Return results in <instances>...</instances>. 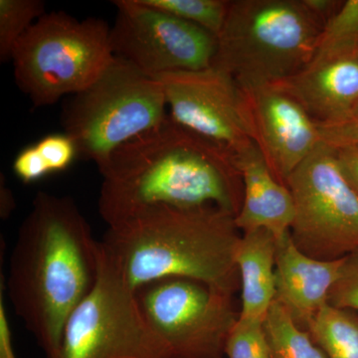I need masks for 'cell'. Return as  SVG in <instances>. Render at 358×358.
Wrapping results in <instances>:
<instances>
[{
	"label": "cell",
	"instance_id": "484cf974",
	"mask_svg": "<svg viewBox=\"0 0 358 358\" xmlns=\"http://www.w3.org/2000/svg\"><path fill=\"white\" fill-rule=\"evenodd\" d=\"M13 169L15 176L26 185L38 181L50 174L36 145H28L21 150L13 160Z\"/></svg>",
	"mask_w": 358,
	"mask_h": 358
},
{
	"label": "cell",
	"instance_id": "2e32d148",
	"mask_svg": "<svg viewBox=\"0 0 358 358\" xmlns=\"http://www.w3.org/2000/svg\"><path fill=\"white\" fill-rule=\"evenodd\" d=\"M275 245L274 234L266 229L247 231L238 242L235 264L242 287L241 317L264 320L275 301Z\"/></svg>",
	"mask_w": 358,
	"mask_h": 358
},
{
	"label": "cell",
	"instance_id": "ac0fdd59",
	"mask_svg": "<svg viewBox=\"0 0 358 358\" xmlns=\"http://www.w3.org/2000/svg\"><path fill=\"white\" fill-rule=\"evenodd\" d=\"M271 358H327L310 334L275 301L264 320Z\"/></svg>",
	"mask_w": 358,
	"mask_h": 358
},
{
	"label": "cell",
	"instance_id": "5b68a950",
	"mask_svg": "<svg viewBox=\"0 0 358 358\" xmlns=\"http://www.w3.org/2000/svg\"><path fill=\"white\" fill-rule=\"evenodd\" d=\"M110 27L105 20H79L64 11L44 14L14 47L18 88L36 108L54 105L88 88L112 62Z\"/></svg>",
	"mask_w": 358,
	"mask_h": 358
},
{
	"label": "cell",
	"instance_id": "603a6c76",
	"mask_svg": "<svg viewBox=\"0 0 358 358\" xmlns=\"http://www.w3.org/2000/svg\"><path fill=\"white\" fill-rule=\"evenodd\" d=\"M331 307L358 312V250L345 257L339 275L329 294Z\"/></svg>",
	"mask_w": 358,
	"mask_h": 358
},
{
	"label": "cell",
	"instance_id": "8992f818",
	"mask_svg": "<svg viewBox=\"0 0 358 358\" xmlns=\"http://www.w3.org/2000/svg\"><path fill=\"white\" fill-rule=\"evenodd\" d=\"M167 115L162 84L114 57L93 84L73 96L61 122L78 157L100 167L115 150L159 126Z\"/></svg>",
	"mask_w": 358,
	"mask_h": 358
},
{
	"label": "cell",
	"instance_id": "3957f363",
	"mask_svg": "<svg viewBox=\"0 0 358 358\" xmlns=\"http://www.w3.org/2000/svg\"><path fill=\"white\" fill-rule=\"evenodd\" d=\"M235 215L216 206H155L112 224L101 245L129 286L183 278L231 294L240 286Z\"/></svg>",
	"mask_w": 358,
	"mask_h": 358
},
{
	"label": "cell",
	"instance_id": "d6986e66",
	"mask_svg": "<svg viewBox=\"0 0 358 358\" xmlns=\"http://www.w3.org/2000/svg\"><path fill=\"white\" fill-rule=\"evenodd\" d=\"M358 55V0L341 3L322 28L313 58Z\"/></svg>",
	"mask_w": 358,
	"mask_h": 358
},
{
	"label": "cell",
	"instance_id": "6da1fadb",
	"mask_svg": "<svg viewBox=\"0 0 358 358\" xmlns=\"http://www.w3.org/2000/svg\"><path fill=\"white\" fill-rule=\"evenodd\" d=\"M100 251L72 197L35 195L18 229L4 286L46 358H60L66 322L98 279Z\"/></svg>",
	"mask_w": 358,
	"mask_h": 358
},
{
	"label": "cell",
	"instance_id": "9c48e42d",
	"mask_svg": "<svg viewBox=\"0 0 358 358\" xmlns=\"http://www.w3.org/2000/svg\"><path fill=\"white\" fill-rule=\"evenodd\" d=\"M136 294L173 358H225L226 343L240 313L233 296L183 278L150 282Z\"/></svg>",
	"mask_w": 358,
	"mask_h": 358
},
{
	"label": "cell",
	"instance_id": "44dd1931",
	"mask_svg": "<svg viewBox=\"0 0 358 358\" xmlns=\"http://www.w3.org/2000/svg\"><path fill=\"white\" fill-rule=\"evenodd\" d=\"M143 3L203 28L218 36L230 1L224 0H141Z\"/></svg>",
	"mask_w": 358,
	"mask_h": 358
},
{
	"label": "cell",
	"instance_id": "30bf717a",
	"mask_svg": "<svg viewBox=\"0 0 358 358\" xmlns=\"http://www.w3.org/2000/svg\"><path fill=\"white\" fill-rule=\"evenodd\" d=\"M117 13L110 27V47L148 77L178 71H199L213 64L217 37L199 26L143 3L113 1Z\"/></svg>",
	"mask_w": 358,
	"mask_h": 358
},
{
	"label": "cell",
	"instance_id": "277c9868",
	"mask_svg": "<svg viewBox=\"0 0 358 358\" xmlns=\"http://www.w3.org/2000/svg\"><path fill=\"white\" fill-rule=\"evenodd\" d=\"M324 26L303 0L230 1L212 66L243 89L282 83L312 60Z\"/></svg>",
	"mask_w": 358,
	"mask_h": 358
},
{
	"label": "cell",
	"instance_id": "cb8c5ba5",
	"mask_svg": "<svg viewBox=\"0 0 358 358\" xmlns=\"http://www.w3.org/2000/svg\"><path fill=\"white\" fill-rule=\"evenodd\" d=\"M35 145L50 173H61L69 169L78 157L76 145L65 134H49Z\"/></svg>",
	"mask_w": 358,
	"mask_h": 358
},
{
	"label": "cell",
	"instance_id": "ba28073f",
	"mask_svg": "<svg viewBox=\"0 0 358 358\" xmlns=\"http://www.w3.org/2000/svg\"><path fill=\"white\" fill-rule=\"evenodd\" d=\"M296 206L294 244L317 260L358 250V192L345 178L334 148L320 143L287 180Z\"/></svg>",
	"mask_w": 358,
	"mask_h": 358
},
{
	"label": "cell",
	"instance_id": "7c38bea8",
	"mask_svg": "<svg viewBox=\"0 0 358 358\" xmlns=\"http://www.w3.org/2000/svg\"><path fill=\"white\" fill-rule=\"evenodd\" d=\"M248 98L255 143L281 182L322 143L317 122L282 84L244 89Z\"/></svg>",
	"mask_w": 358,
	"mask_h": 358
},
{
	"label": "cell",
	"instance_id": "4fadbf2b",
	"mask_svg": "<svg viewBox=\"0 0 358 358\" xmlns=\"http://www.w3.org/2000/svg\"><path fill=\"white\" fill-rule=\"evenodd\" d=\"M343 258L317 260L294 244L291 231L275 245V301L303 329L327 303Z\"/></svg>",
	"mask_w": 358,
	"mask_h": 358
},
{
	"label": "cell",
	"instance_id": "d4e9b609",
	"mask_svg": "<svg viewBox=\"0 0 358 358\" xmlns=\"http://www.w3.org/2000/svg\"><path fill=\"white\" fill-rule=\"evenodd\" d=\"M322 143L334 150L358 152V105L345 119L334 124H319Z\"/></svg>",
	"mask_w": 358,
	"mask_h": 358
},
{
	"label": "cell",
	"instance_id": "8fae6325",
	"mask_svg": "<svg viewBox=\"0 0 358 358\" xmlns=\"http://www.w3.org/2000/svg\"><path fill=\"white\" fill-rule=\"evenodd\" d=\"M162 84L169 117L234 157L255 143L246 92L229 73L211 66L155 77Z\"/></svg>",
	"mask_w": 358,
	"mask_h": 358
},
{
	"label": "cell",
	"instance_id": "7a4b0ae2",
	"mask_svg": "<svg viewBox=\"0 0 358 358\" xmlns=\"http://www.w3.org/2000/svg\"><path fill=\"white\" fill-rule=\"evenodd\" d=\"M99 213L108 226L155 206H216L236 216L243 183L232 155L166 120L98 167Z\"/></svg>",
	"mask_w": 358,
	"mask_h": 358
},
{
	"label": "cell",
	"instance_id": "52a82bcc",
	"mask_svg": "<svg viewBox=\"0 0 358 358\" xmlns=\"http://www.w3.org/2000/svg\"><path fill=\"white\" fill-rule=\"evenodd\" d=\"M60 358H173L102 245L98 279L66 322Z\"/></svg>",
	"mask_w": 358,
	"mask_h": 358
},
{
	"label": "cell",
	"instance_id": "f546056e",
	"mask_svg": "<svg viewBox=\"0 0 358 358\" xmlns=\"http://www.w3.org/2000/svg\"><path fill=\"white\" fill-rule=\"evenodd\" d=\"M15 208V199L13 193L7 187L1 173V185H0V215L6 220Z\"/></svg>",
	"mask_w": 358,
	"mask_h": 358
},
{
	"label": "cell",
	"instance_id": "f1b7e54d",
	"mask_svg": "<svg viewBox=\"0 0 358 358\" xmlns=\"http://www.w3.org/2000/svg\"><path fill=\"white\" fill-rule=\"evenodd\" d=\"M303 1L313 15L319 18L324 25H326L327 21L333 17L343 3L334 0H303Z\"/></svg>",
	"mask_w": 358,
	"mask_h": 358
},
{
	"label": "cell",
	"instance_id": "ffe728a7",
	"mask_svg": "<svg viewBox=\"0 0 358 358\" xmlns=\"http://www.w3.org/2000/svg\"><path fill=\"white\" fill-rule=\"evenodd\" d=\"M42 0H0V60H11L14 47L40 17L46 14Z\"/></svg>",
	"mask_w": 358,
	"mask_h": 358
},
{
	"label": "cell",
	"instance_id": "7402d4cb",
	"mask_svg": "<svg viewBox=\"0 0 358 358\" xmlns=\"http://www.w3.org/2000/svg\"><path fill=\"white\" fill-rule=\"evenodd\" d=\"M225 358H271L264 320L239 315L226 343Z\"/></svg>",
	"mask_w": 358,
	"mask_h": 358
},
{
	"label": "cell",
	"instance_id": "4316f807",
	"mask_svg": "<svg viewBox=\"0 0 358 358\" xmlns=\"http://www.w3.org/2000/svg\"><path fill=\"white\" fill-rule=\"evenodd\" d=\"M6 286L3 284V275H1L0 285V358H17L14 352L13 331L4 301Z\"/></svg>",
	"mask_w": 358,
	"mask_h": 358
},
{
	"label": "cell",
	"instance_id": "e0dca14e",
	"mask_svg": "<svg viewBox=\"0 0 358 358\" xmlns=\"http://www.w3.org/2000/svg\"><path fill=\"white\" fill-rule=\"evenodd\" d=\"M327 358H358V313L327 303L307 329Z\"/></svg>",
	"mask_w": 358,
	"mask_h": 358
},
{
	"label": "cell",
	"instance_id": "9a60e30c",
	"mask_svg": "<svg viewBox=\"0 0 358 358\" xmlns=\"http://www.w3.org/2000/svg\"><path fill=\"white\" fill-rule=\"evenodd\" d=\"M280 84L317 124L341 121L358 105V55L313 58Z\"/></svg>",
	"mask_w": 358,
	"mask_h": 358
},
{
	"label": "cell",
	"instance_id": "83f0119b",
	"mask_svg": "<svg viewBox=\"0 0 358 358\" xmlns=\"http://www.w3.org/2000/svg\"><path fill=\"white\" fill-rule=\"evenodd\" d=\"M339 164L350 181L358 192V152L355 150H336Z\"/></svg>",
	"mask_w": 358,
	"mask_h": 358
},
{
	"label": "cell",
	"instance_id": "5bb4252c",
	"mask_svg": "<svg viewBox=\"0 0 358 358\" xmlns=\"http://www.w3.org/2000/svg\"><path fill=\"white\" fill-rule=\"evenodd\" d=\"M243 183V201L235 216L238 229L247 232L266 229L275 239L291 230L296 206L291 190L268 166L256 143L233 157Z\"/></svg>",
	"mask_w": 358,
	"mask_h": 358
}]
</instances>
